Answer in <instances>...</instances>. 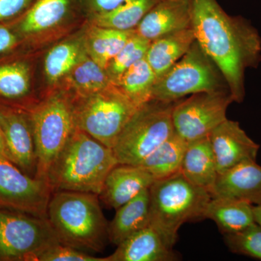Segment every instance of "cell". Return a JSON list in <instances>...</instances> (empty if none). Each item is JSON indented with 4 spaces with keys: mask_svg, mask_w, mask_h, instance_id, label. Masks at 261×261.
Instances as JSON below:
<instances>
[{
    "mask_svg": "<svg viewBox=\"0 0 261 261\" xmlns=\"http://www.w3.org/2000/svg\"><path fill=\"white\" fill-rule=\"evenodd\" d=\"M196 41L222 73L233 102L245 97V73L261 62V37L250 21L228 15L217 0H193Z\"/></svg>",
    "mask_w": 261,
    "mask_h": 261,
    "instance_id": "1",
    "label": "cell"
},
{
    "mask_svg": "<svg viewBox=\"0 0 261 261\" xmlns=\"http://www.w3.org/2000/svg\"><path fill=\"white\" fill-rule=\"evenodd\" d=\"M118 164L113 149L76 128L53 163L48 183L53 192L99 195L108 173Z\"/></svg>",
    "mask_w": 261,
    "mask_h": 261,
    "instance_id": "2",
    "label": "cell"
},
{
    "mask_svg": "<svg viewBox=\"0 0 261 261\" xmlns=\"http://www.w3.org/2000/svg\"><path fill=\"white\" fill-rule=\"evenodd\" d=\"M47 219L63 245L86 252H99L109 241V224L96 194L53 192Z\"/></svg>",
    "mask_w": 261,
    "mask_h": 261,
    "instance_id": "3",
    "label": "cell"
},
{
    "mask_svg": "<svg viewBox=\"0 0 261 261\" xmlns=\"http://www.w3.org/2000/svg\"><path fill=\"white\" fill-rule=\"evenodd\" d=\"M149 215L152 226L173 248L178 231L185 223L205 219L210 192L196 186L181 172L155 180L149 189Z\"/></svg>",
    "mask_w": 261,
    "mask_h": 261,
    "instance_id": "4",
    "label": "cell"
},
{
    "mask_svg": "<svg viewBox=\"0 0 261 261\" xmlns=\"http://www.w3.org/2000/svg\"><path fill=\"white\" fill-rule=\"evenodd\" d=\"M27 111L32 122L35 143V178L48 183L53 163L76 128L73 100L63 89H48Z\"/></svg>",
    "mask_w": 261,
    "mask_h": 261,
    "instance_id": "5",
    "label": "cell"
},
{
    "mask_svg": "<svg viewBox=\"0 0 261 261\" xmlns=\"http://www.w3.org/2000/svg\"><path fill=\"white\" fill-rule=\"evenodd\" d=\"M86 22L78 0H35L7 27L18 37L20 45L39 51L78 32Z\"/></svg>",
    "mask_w": 261,
    "mask_h": 261,
    "instance_id": "6",
    "label": "cell"
},
{
    "mask_svg": "<svg viewBox=\"0 0 261 261\" xmlns=\"http://www.w3.org/2000/svg\"><path fill=\"white\" fill-rule=\"evenodd\" d=\"M71 97L76 128L111 149L139 108L114 84L89 95Z\"/></svg>",
    "mask_w": 261,
    "mask_h": 261,
    "instance_id": "7",
    "label": "cell"
},
{
    "mask_svg": "<svg viewBox=\"0 0 261 261\" xmlns=\"http://www.w3.org/2000/svg\"><path fill=\"white\" fill-rule=\"evenodd\" d=\"M175 102L152 99L137 110L113 147L118 164L138 166L174 133Z\"/></svg>",
    "mask_w": 261,
    "mask_h": 261,
    "instance_id": "8",
    "label": "cell"
},
{
    "mask_svg": "<svg viewBox=\"0 0 261 261\" xmlns=\"http://www.w3.org/2000/svg\"><path fill=\"white\" fill-rule=\"evenodd\" d=\"M229 90L222 73L197 41L186 54L157 78L152 99L176 102L189 94Z\"/></svg>",
    "mask_w": 261,
    "mask_h": 261,
    "instance_id": "9",
    "label": "cell"
},
{
    "mask_svg": "<svg viewBox=\"0 0 261 261\" xmlns=\"http://www.w3.org/2000/svg\"><path fill=\"white\" fill-rule=\"evenodd\" d=\"M59 243L47 218L0 209V261H37Z\"/></svg>",
    "mask_w": 261,
    "mask_h": 261,
    "instance_id": "10",
    "label": "cell"
},
{
    "mask_svg": "<svg viewBox=\"0 0 261 261\" xmlns=\"http://www.w3.org/2000/svg\"><path fill=\"white\" fill-rule=\"evenodd\" d=\"M232 102L229 90L200 92L176 101L172 111L175 133L187 143L208 137L227 119L228 108Z\"/></svg>",
    "mask_w": 261,
    "mask_h": 261,
    "instance_id": "11",
    "label": "cell"
},
{
    "mask_svg": "<svg viewBox=\"0 0 261 261\" xmlns=\"http://www.w3.org/2000/svg\"><path fill=\"white\" fill-rule=\"evenodd\" d=\"M53 192L47 181L28 176L9 160L0 157V209L47 218Z\"/></svg>",
    "mask_w": 261,
    "mask_h": 261,
    "instance_id": "12",
    "label": "cell"
},
{
    "mask_svg": "<svg viewBox=\"0 0 261 261\" xmlns=\"http://www.w3.org/2000/svg\"><path fill=\"white\" fill-rule=\"evenodd\" d=\"M38 51L18 47L0 56V105L27 110L39 100L33 93Z\"/></svg>",
    "mask_w": 261,
    "mask_h": 261,
    "instance_id": "13",
    "label": "cell"
},
{
    "mask_svg": "<svg viewBox=\"0 0 261 261\" xmlns=\"http://www.w3.org/2000/svg\"><path fill=\"white\" fill-rule=\"evenodd\" d=\"M0 128L4 136L8 160L25 174L35 178L37 156L28 111L0 105Z\"/></svg>",
    "mask_w": 261,
    "mask_h": 261,
    "instance_id": "14",
    "label": "cell"
},
{
    "mask_svg": "<svg viewBox=\"0 0 261 261\" xmlns=\"http://www.w3.org/2000/svg\"><path fill=\"white\" fill-rule=\"evenodd\" d=\"M218 172H224L247 161H256L260 146L247 135L238 121L226 119L209 135Z\"/></svg>",
    "mask_w": 261,
    "mask_h": 261,
    "instance_id": "15",
    "label": "cell"
},
{
    "mask_svg": "<svg viewBox=\"0 0 261 261\" xmlns=\"http://www.w3.org/2000/svg\"><path fill=\"white\" fill-rule=\"evenodd\" d=\"M212 197L243 201L252 205L261 204V166L247 161L219 173L211 192Z\"/></svg>",
    "mask_w": 261,
    "mask_h": 261,
    "instance_id": "16",
    "label": "cell"
},
{
    "mask_svg": "<svg viewBox=\"0 0 261 261\" xmlns=\"http://www.w3.org/2000/svg\"><path fill=\"white\" fill-rule=\"evenodd\" d=\"M154 181L153 176L141 166L118 164L108 173L99 198L108 208L117 210L149 189Z\"/></svg>",
    "mask_w": 261,
    "mask_h": 261,
    "instance_id": "17",
    "label": "cell"
},
{
    "mask_svg": "<svg viewBox=\"0 0 261 261\" xmlns=\"http://www.w3.org/2000/svg\"><path fill=\"white\" fill-rule=\"evenodd\" d=\"M193 0H161L135 29L152 41L170 33L192 28Z\"/></svg>",
    "mask_w": 261,
    "mask_h": 261,
    "instance_id": "18",
    "label": "cell"
},
{
    "mask_svg": "<svg viewBox=\"0 0 261 261\" xmlns=\"http://www.w3.org/2000/svg\"><path fill=\"white\" fill-rule=\"evenodd\" d=\"M106 261H174L178 256L152 226L137 231L117 245Z\"/></svg>",
    "mask_w": 261,
    "mask_h": 261,
    "instance_id": "19",
    "label": "cell"
},
{
    "mask_svg": "<svg viewBox=\"0 0 261 261\" xmlns=\"http://www.w3.org/2000/svg\"><path fill=\"white\" fill-rule=\"evenodd\" d=\"M82 29L48 49L43 62V73L47 86L46 90L58 87L86 53Z\"/></svg>",
    "mask_w": 261,
    "mask_h": 261,
    "instance_id": "20",
    "label": "cell"
},
{
    "mask_svg": "<svg viewBox=\"0 0 261 261\" xmlns=\"http://www.w3.org/2000/svg\"><path fill=\"white\" fill-rule=\"evenodd\" d=\"M180 172L188 181L211 194L219 172L209 136L187 143Z\"/></svg>",
    "mask_w": 261,
    "mask_h": 261,
    "instance_id": "21",
    "label": "cell"
},
{
    "mask_svg": "<svg viewBox=\"0 0 261 261\" xmlns=\"http://www.w3.org/2000/svg\"><path fill=\"white\" fill-rule=\"evenodd\" d=\"M195 41L192 28L170 33L151 41L145 59L157 78L177 63Z\"/></svg>",
    "mask_w": 261,
    "mask_h": 261,
    "instance_id": "22",
    "label": "cell"
},
{
    "mask_svg": "<svg viewBox=\"0 0 261 261\" xmlns=\"http://www.w3.org/2000/svg\"><path fill=\"white\" fill-rule=\"evenodd\" d=\"M149 223V194L147 189L117 209L114 218L108 225L109 241L117 246L134 233L148 226Z\"/></svg>",
    "mask_w": 261,
    "mask_h": 261,
    "instance_id": "23",
    "label": "cell"
},
{
    "mask_svg": "<svg viewBox=\"0 0 261 261\" xmlns=\"http://www.w3.org/2000/svg\"><path fill=\"white\" fill-rule=\"evenodd\" d=\"M82 29L86 53L104 69L135 33V30L104 28L88 22Z\"/></svg>",
    "mask_w": 261,
    "mask_h": 261,
    "instance_id": "24",
    "label": "cell"
},
{
    "mask_svg": "<svg viewBox=\"0 0 261 261\" xmlns=\"http://www.w3.org/2000/svg\"><path fill=\"white\" fill-rule=\"evenodd\" d=\"M111 84L112 81L106 69L85 53L56 88L63 89L73 97H84Z\"/></svg>",
    "mask_w": 261,
    "mask_h": 261,
    "instance_id": "25",
    "label": "cell"
},
{
    "mask_svg": "<svg viewBox=\"0 0 261 261\" xmlns=\"http://www.w3.org/2000/svg\"><path fill=\"white\" fill-rule=\"evenodd\" d=\"M205 219L212 220L224 235L243 231L255 224L253 205L243 201L211 197Z\"/></svg>",
    "mask_w": 261,
    "mask_h": 261,
    "instance_id": "26",
    "label": "cell"
},
{
    "mask_svg": "<svg viewBox=\"0 0 261 261\" xmlns=\"http://www.w3.org/2000/svg\"><path fill=\"white\" fill-rule=\"evenodd\" d=\"M161 0H124L116 8L88 19L97 27L121 31L135 30L137 25Z\"/></svg>",
    "mask_w": 261,
    "mask_h": 261,
    "instance_id": "27",
    "label": "cell"
},
{
    "mask_svg": "<svg viewBox=\"0 0 261 261\" xmlns=\"http://www.w3.org/2000/svg\"><path fill=\"white\" fill-rule=\"evenodd\" d=\"M187 142L173 133L138 166L148 171L154 179H161L179 172Z\"/></svg>",
    "mask_w": 261,
    "mask_h": 261,
    "instance_id": "28",
    "label": "cell"
},
{
    "mask_svg": "<svg viewBox=\"0 0 261 261\" xmlns=\"http://www.w3.org/2000/svg\"><path fill=\"white\" fill-rule=\"evenodd\" d=\"M156 80L155 73L144 58L128 68L115 85L140 108L152 99Z\"/></svg>",
    "mask_w": 261,
    "mask_h": 261,
    "instance_id": "29",
    "label": "cell"
},
{
    "mask_svg": "<svg viewBox=\"0 0 261 261\" xmlns=\"http://www.w3.org/2000/svg\"><path fill=\"white\" fill-rule=\"evenodd\" d=\"M150 41L137 33L129 38L121 50L108 63L106 71L113 84H116L121 75L132 65L145 58Z\"/></svg>",
    "mask_w": 261,
    "mask_h": 261,
    "instance_id": "30",
    "label": "cell"
},
{
    "mask_svg": "<svg viewBox=\"0 0 261 261\" xmlns=\"http://www.w3.org/2000/svg\"><path fill=\"white\" fill-rule=\"evenodd\" d=\"M224 241L233 253L261 260V227L256 223L243 231L224 235Z\"/></svg>",
    "mask_w": 261,
    "mask_h": 261,
    "instance_id": "31",
    "label": "cell"
},
{
    "mask_svg": "<svg viewBox=\"0 0 261 261\" xmlns=\"http://www.w3.org/2000/svg\"><path fill=\"white\" fill-rule=\"evenodd\" d=\"M37 261H106V257L93 256L74 247L59 243L43 252Z\"/></svg>",
    "mask_w": 261,
    "mask_h": 261,
    "instance_id": "32",
    "label": "cell"
},
{
    "mask_svg": "<svg viewBox=\"0 0 261 261\" xmlns=\"http://www.w3.org/2000/svg\"><path fill=\"white\" fill-rule=\"evenodd\" d=\"M35 0H0V23L9 25L29 9Z\"/></svg>",
    "mask_w": 261,
    "mask_h": 261,
    "instance_id": "33",
    "label": "cell"
},
{
    "mask_svg": "<svg viewBox=\"0 0 261 261\" xmlns=\"http://www.w3.org/2000/svg\"><path fill=\"white\" fill-rule=\"evenodd\" d=\"M86 20L116 8L124 0H78Z\"/></svg>",
    "mask_w": 261,
    "mask_h": 261,
    "instance_id": "34",
    "label": "cell"
},
{
    "mask_svg": "<svg viewBox=\"0 0 261 261\" xmlns=\"http://www.w3.org/2000/svg\"><path fill=\"white\" fill-rule=\"evenodd\" d=\"M20 44L18 37L11 29L0 23V56L15 49Z\"/></svg>",
    "mask_w": 261,
    "mask_h": 261,
    "instance_id": "35",
    "label": "cell"
},
{
    "mask_svg": "<svg viewBox=\"0 0 261 261\" xmlns=\"http://www.w3.org/2000/svg\"><path fill=\"white\" fill-rule=\"evenodd\" d=\"M0 157L5 158V159H8L4 136H3L1 128H0Z\"/></svg>",
    "mask_w": 261,
    "mask_h": 261,
    "instance_id": "36",
    "label": "cell"
},
{
    "mask_svg": "<svg viewBox=\"0 0 261 261\" xmlns=\"http://www.w3.org/2000/svg\"><path fill=\"white\" fill-rule=\"evenodd\" d=\"M254 219L255 223L261 227V204L257 205H253Z\"/></svg>",
    "mask_w": 261,
    "mask_h": 261,
    "instance_id": "37",
    "label": "cell"
}]
</instances>
